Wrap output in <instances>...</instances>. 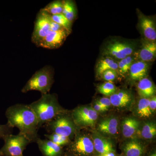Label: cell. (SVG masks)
<instances>
[{
  "instance_id": "cell-35",
  "label": "cell",
  "mask_w": 156,
  "mask_h": 156,
  "mask_svg": "<svg viewBox=\"0 0 156 156\" xmlns=\"http://www.w3.org/2000/svg\"><path fill=\"white\" fill-rule=\"evenodd\" d=\"M92 108L98 113L103 112H106L107 111L105 108H104L102 105L97 101H96L94 103V105H93V107Z\"/></svg>"
},
{
  "instance_id": "cell-14",
  "label": "cell",
  "mask_w": 156,
  "mask_h": 156,
  "mask_svg": "<svg viewBox=\"0 0 156 156\" xmlns=\"http://www.w3.org/2000/svg\"><path fill=\"white\" fill-rule=\"evenodd\" d=\"M140 124L139 120L133 117L125 118L121 123L123 136L128 139L136 138Z\"/></svg>"
},
{
  "instance_id": "cell-20",
  "label": "cell",
  "mask_w": 156,
  "mask_h": 156,
  "mask_svg": "<svg viewBox=\"0 0 156 156\" xmlns=\"http://www.w3.org/2000/svg\"><path fill=\"white\" fill-rule=\"evenodd\" d=\"M137 90L138 95L141 98H150L154 95L156 91L154 84L147 77L138 81Z\"/></svg>"
},
{
  "instance_id": "cell-23",
  "label": "cell",
  "mask_w": 156,
  "mask_h": 156,
  "mask_svg": "<svg viewBox=\"0 0 156 156\" xmlns=\"http://www.w3.org/2000/svg\"><path fill=\"white\" fill-rule=\"evenodd\" d=\"M62 14L69 22L73 23L77 15L75 2L72 0L63 1Z\"/></svg>"
},
{
  "instance_id": "cell-40",
  "label": "cell",
  "mask_w": 156,
  "mask_h": 156,
  "mask_svg": "<svg viewBox=\"0 0 156 156\" xmlns=\"http://www.w3.org/2000/svg\"></svg>"
},
{
  "instance_id": "cell-29",
  "label": "cell",
  "mask_w": 156,
  "mask_h": 156,
  "mask_svg": "<svg viewBox=\"0 0 156 156\" xmlns=\"http://www.w3.org/2000/svg\"><path fill=\"white\" fill-rule=\"evenodd\" d=\"M50 18L52 21L58 23L71 33L73 23L69 22L63 14H61L50 15Z\"/></svg>"
},
{
  "instance_id": "cell-36",
  "label": "cell",
  "mask_w": 156,
  "mask_h": 156,
  "mask_svg": "<svg viewBox=\"0 0 156 156\" xmlns=\"http://www.w3.org/2000/svg\"><path fill=\"white\" fill-rule=\"evenodd\" d=\"M97 156H116L114 152H108L103 154H100Z\"/></svg>"
},
{
  "instance_id": "cell-17",
  "label": "cell",
  "mask_w": 156,
  "mask_h": 156,
  "mask_svg": "<svg viewBox=\"0 0 156 156\" xmlns=\"http://www.w3.org/2000/svg\"><path fill=\"white\" fill-rule=\"evenodd\" d=\"M126 156H143L145 151L144 144L136 138L129 139L122 146Z\"/></svg>"
},
{
  "instance_id": "cell-24",
  "label": "cell",
  "mask_w": 156,
  "mask_h": 156,
  "mask_svg": "<svg viewBox=\"0 0 156 156\" xmlns=\"http://www.w3.org/2000/svg\"><path fill=\"white\" fill-rule=\"evenodd\" d=\"M150 98H140L136 105V112L138 116L141 118L150 117L153 113L149 106Z\"/></svg>"
},
{
  "instance_id": "cell-39",
  "label": "cell",
  "mask_w": 156,
  "mask_h": 156,
  "mask_svg": "<svg viewBox=\"0 0 156 156\" xmlns=\"http://www.w3.org/2000/svg\"></svg>"
},
{
  "instance_id": "cell-27",
  "label": "cell",
  "mask_w": 156,
  "mask_h": 156,
  "mask_svg": "<svg viewBox=\"0 0 156 156\" xmlns=\"http://www.w3.org/2000/svg\"><path fill=\"white\" fill-rule=\"evenodd\" d=\"M98 91L105 96H111L117 91L115 85L112 82H105L98 86Z\"/></svg>"
},
{
  "instance_id": "cell-8",
  "label": "cell",
  "mask_w": 156,
  "mask_h": 156,
  "mask_svg": "<svg viewBox=\"0 0 156 156\" xmlns=\"http://www.w3.org/2000/svg\"><path fill=\"white\" fill-rule=\"evenodd\" d=\"M68 146L70 152L76 156H87L94 150L92 139L77 131Z\"/></svg>"
},
{
  "instance_id": "cell-3",
  "label": "cell",
  "mask_w": 156,
  "mask_h": 156,
  "mask_svg": "<svg viewBox=\"0 0 156 156\" xmlns=\"http://www.w3.org/2000/svg\"><path fill=\"white\" fill-rule=\"evenodd\" d=\"M54 69L47 65L38 70L27 81L21 90L23 93L30 91H37L42 95L49 93L54 83Z\"/></svg>"
},
{
  "instance_id": "cell-37",
  "label": "cell",
  "mask_w": 156,
  "mask_h": 156,
  "mask_svg": "<svg viewBox=\"0 0 156 156\" xmlns=\"http://www.w3.org/2000/svg\"><path fill=\"white\" fill-rule=\"evenodd\" d=\"M149 156H156V154L155 152L151 154Z\"/></svg>"
},
{
  "instance_id": "cell-41",
  "label": "cell",
  "mask_w": 156,
  "mask_h": 156,
  "mask_svg": "<svg viewBox=\"0 0 156 156\" xmlns=\"http://www.w3.org/2000/svg\"></svg>"
},
{
  "instance_id": "cell-6",
  "label": "cell",
  "mask_w": 156,
  "mask_h": 156,
  "mask_svg": "<svg viewBox=\"0 0 156 156\" xmlns=\"http://www.w3.org/2000/svg\"><path fill=\"white\" fill-rule=\"evenodd\" d=\"M4 140V145L0 149V153L2 156H23V151L30 143L25 136L20 134H10Z\"/></svg>"
},
{
  "instance_id": "cell-5",
  "label": "cell",
  "mask_w": 156,
  "mask_h": 156,
  "mask_svg": "<svg viewBox=\"0 0 156 156\" xmlns=\"http://www.w3.org/2000/svg\"><path fill=\"white\" fill-rule=\"evenodd\" d=\"M135 48L133 43L114 40L106 44L102 50V55L119 61L133 55L136 51Z\"/></svg>"
},
{
  "instance_id": "cell-16",
  "label": "cell",
  "mask_w": 156,
  "mask_h": 156,
  "mask_svg": "<svg viewBox=\"0 0 156 156\" xmlns=\"http://www.w3.org/2000/svg\"><path fill=\"white\" fill-rule=\"evenodd\" d=\"M94 148L99 154L114 152L115 150L112 141L100 133L95 132L92 135Z\"/></svg>"
},
{
  "instance_id": "cell-31",
  "label": "cell",
  "mask_w": 156,
  "mask_h": 156,
  "mask_svg": "<svg viewBox=\"0 0 156 156\" xmlns=\"http://www.w3.org/2000/svg\"><path fill=\"white\" fill-rule=\"evenodd\" d=\"M13 131V128L7 123L5 125H0V138L4 140L8 135L12 134Z\"/></svg>"
},
{
  "instance_id": "cell-33",
  "label": "cell",
  "mask_w": 156,
  "mask_h": 156,
  "mask_svg": "<svg viewBox=\"0 0 156 156\" xmlns=\"http://www.w3.org/2000/svg\"><path fill=\"white\" fill-rule=\"evenodd\" d=\"M149 106L151 111L153 114L156 112V97L155 95L150 98Z\"/></svg>"
},
{
  "instance_id": "cell-30",
  "label": "cell",
  "mask_w": 156,
  "mask_h": 156,
  "mask_svg": "<svg viewBox=\"0 0 156 156\" xmlns=\"http://www.w3.org/2000/svg\"><path fill=\"white\" fill-rule=\"evenodd\" d=\"M118 75L116 71L110 69L104 72L101 74L100 77L107 82L112 83L116 79Z\"/></svg>"
},
{
  "instance_id": "cell-21",
  "label": "cell",
  "mask_w": 156,
  "mask_h": 156,
  "mask_svg": "<svg viewBox=\"0 0 156 156\" xmlns=\"http://www.w3.org/2000/svg\"><path fill=\"white\" fill-rule=\"evenodd\" d=\"M110 69L117 72L118 61L111 57L103 56L98 60L95 66L96 75L100 77L104 72Z\"/></svg>"
},
{
  "instance_id": "cell-26",
  "label": "cell",
  "mask_w": 156,
  "mask_h": 156,
  "mask_svg": "<svg viewBox=\"0 0 156 156\" xmlns=\"http://www.w3.org/2000/svg\"><path fill=\"white\" fill-rule=\"evenodd\" d=\"M62 9L63 1L56 0L49 3L42 10L50 15H54L62 14Z\"/></svg>"
},
{
  "instance_id": "cell-13",
  "label": "cell",
  "mask_w": 156,
  "mask_h": 156,
  "mask_svg": "<svg viewBox=\"0 0 156 156\" xmlns=\"http://www.w3.org/2000/svg\"><path fill=\"white\" fill-rule=\"evenodd\" d=\"M112 105L120 108H128L134 101V96L131 91L125 89L117 91L110 96Z\"/></svg>"
},
{
  "instance_id": "cell-1",
  "label": "cell",
  "mask_w": 156,
  "mask_h": 156,
  "mask_svg": "<svg viewBox=\"0 0 156 156\" xmlns=\"http://www.w3.org/2000/svg\"><path fill=\"white\" fill-rule=\"evenodd\" d=\"M7 124L19 129V134L25 136L30 143L36 142L39 138V126L36 116L28 105L17 104L6 110Z\"/></svg>"
},
{
  "instance_id": "cell-18",
  "label": "cell",
  "mask_w": 156,
  "mask_h": 156,
  "mask_svg": "<svg viewBox=\"0 0 156 156\" xmlns=\"http://www.w3.org/2000/svg\"><path fill=\"white\" fill-rule=\"evenodd\" d=\"M119 121L116 117L110 116L101 120L98 126L99 133L107 136H113L118 133Z\"/></svg>"
},
{
  "instance_id": "cell-12",
  "label": "cell",
  "mask_w": 156,
  "mask_h": 156,
  "mask_svg": "<svg viewBox=\"0 0 156 156\" xmlns=\"http://www.w3.org/2000/svg\"><path fill=\"white\" fill-rule=\"evenodd\" d=\"M136 60L149 62L154 60L156 56V42L144 40L140 48L133 54Z\"/></svg>"
},
{
  "instance_id": "cell-2",
  "label": "cell",
  "mask_w": 156,
  "mask_h": 156,
  "mask_svg": "<svg viewBox=\"0 0 156 156\" xmlns=\"http://www.w3.org/2000/svg\"><path fill=\"white\" fill-rule=\"evenodd\" d=\"M28 106L36 116L40 128L58 115L67 111L60 106L57 95L55 93L42 95L38 100Z\"/></svg>"
},
{
  "instance_id": "cell-34",
  "label": "cell",
  "mask_w": 156,
  "mask_h": 156,
  "mask_svg": "<svg viewBox=\"0 0 156 156\" xmlns=\"http://www.w3.org/2000/svg\"><path fill=\"white\" fill-rule=\"evenodd\" d=\"M63 30L65 29L58 23H56L51 20L50 24V30L53 31H58Z\"/></svg>"
},
{
  "instance_id": "cell-32",
  "label": "cell",
  "mask_w": 156,
  "mask_h": 156,
  "mask_svg": "<svg viewBox=\"0 0 156 156\" xmlns=\"http://www.w3.org/2000/svg\"><path fill=\"white\" fill-rule=\"evenodd\" d=\"M97 101L102 105L104 108H105L107 111L112 105L110 100L109 98H101L100 99Z\"/></svg>"
},
{
  "instance_id": "cell-28",
  "label": "cell",
  "mask_w": 156,
  "mask_h": 156,
  "mask_svg": "<svg viewBox=\"0 0 156 156\" xmlns=\"http://www.w3.org/2000/svg\"><path fill=\"white\" fill-rule=\"evenodd\" d=\"M44 136L47 139L51 140L61 147L64 146L68 145L71 141L69 137L57 134H45Z\"/></svg>"
},
{
  "instance_id": "cell-11",
  "label": "cell",
  "mask_w": 156,
  "mask_h": 156,
  "mask_svg": "<svg viewBox=\"0 0 156 156\" xmlns=\"http://www.w3.org/2000/svg\"><path fill=\"white\" fill-rule=\"evenodd\" d=\"M138 24L145 40L155 42L156 28L154 20L140 11L138 12Z\"/></svg>"
},
{
  "instance_id": "cell-25",
  "label": "cell",
  "mask_w": 156,
  "mask_h": 156,
  "mask_svg": "<svg viewBox=\"0 0 156 156\" xmlns=\"http://www.w3.org/2000/svg\"><path fill=\"white\" fill-rule=\"evenodd\" d=\"M134 55H131L118 61V74L125 76L128 74L131 65L135 61Z\"/></svg>"
},
{
  "instance_id": "cell-9",
  "label": "cell",
  "mask_w": 156,
  "mask_h": 156,
  "mask_svg": "<svg viewBox=\"0 0 156 156\" xmlns=\"http://www.w3.org/2000/svg\"><path fill=\"white\" fill-rule=\"evenodd\" d=\"M51 21L50 15L41 9L37 14L31 37L32 42L36 46L50 30Z\"/></svg>"
},
{
  "instance_id": "cell-15",
  "label": "cell",
  "mask_w": 156,
  "mask_h": 156,
  "mask_svg": "<svg viewBox=\"0 0 156 156\" xmlns=\"http://www.w3.org/2000/svg\"><path fill=\"white\" fill-rule=\"evenodd\" d=\"M150 65L149 62L135 60L131 65L128 74L130 80L139 81L147 76Z\"/></svg>"
},
{
  "instance_id": "cell-4",
  "label": "cell",
  "mask_w": 156,
  "mask_h": 156,
  "mask_svg": "<svg viewBox=\"0 0 156 156\" xmlns=\"http://www.w3.org/2000/svg\"><path fill=\"white\" fill-rule=\"evenodd\" d=\"M67 111L55 117L50 122L46 123L44 127L48 134H55L73 138L77 132L76 126L71 116V112L68 114Z\"/></svg>"
},
{
  "instance_id": "cell-22",
  "label": "cell",
  "mask_w": 156,
  "mask_h": 156,
  "mask_svg": "<svg viewBox=\"0 0 156 156\" xmlns=\"http://www.w3.org/2000/svg\"><path fill=\"white\" fill-rule=\"evenodd\" d=\"M156 135V124L154 122H147L140 124L137 135L143 139H153Z\"/></svg>"
},
{
  "instance_id": "cell-10",
  "label": "cell",
  "mask_w": 156,
  "mask_h": 156,
  "mask_svg": "<svg viewBox=\"0 0 156 156\" xmlns=\"http://www.w3.org/2000/svg\"><path fill=\"white\" fill-rule=\"evenodd\" d=\"M70 34L66 30L58 31L50 30L37 46L50 50L58 49L63 44Z\"/></svg>"
},
{
  "instance_id": "cell-19",
  "label": "cell",
  "mask_w": 156,
  "mask_h": 156,
  "mask_svg": "<svg viewBox=\"0 0 156 156\" xmlns=\"http://www.w3.org/2000/svg\"><path fill=\"white\" fill-rule=\"evenodd\" d=\"M36 142L44 156H61L62 154V147L49 140L41 139L39 137Z\"/></svg>"
},
{
  "instance_id": "cell-38",
  "label": "cell",
  "mask_w": 156,
  "mask_h": 156,
  "mask_svg": "<svg viewBox=\"0 0 156 156\" xmlns=\"http://www.w3.org/2000/svg\"><path fill=\"white\" fill-rule=\"evenodd\" d=\"M0 156H2V155L1 154V153H0Z\"/></svg>"
},
{
  "instance_id": "cell-7",
  "label": "cell",
  "mask_w": 156,
  "mask_h": 156,
  "mask_svg": "<svg viewBox=\"0 0 156 156\" xmlns=\"http://www.w3.org/2000/svg\"><path fill=\"white\" fill-rule=\"evenodd\" d=\"M98 114L92 107L80 106L73 110L71 116L77 128L93 127L97 122Z\"/></svg>"
}]
</instances>
